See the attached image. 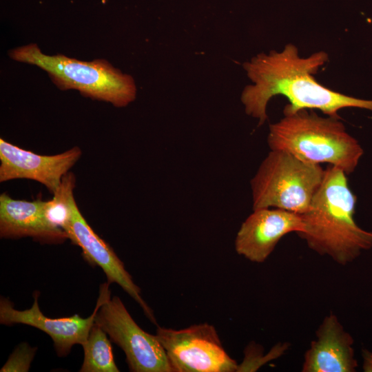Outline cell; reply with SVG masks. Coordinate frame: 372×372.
<instances>
[{
	"label": "cell",
	"mask_w": 372,
	"mask_h": 372,
	"mask_svg": "<svg viewBox=\"0 0 372 372\" xmlns=\"http://www.w3.org/2000/svg\"><path fill=\"white\" fill-rule=\"evenodd\" d=\"M81 155L78 147L56 155H39L1 138L0 182L31 179L44 185L54 194L59 189L63 177Z\"/></svg>",
	"instance_id": "11"
},
{
	"label": "cell",
	"mask_w": 372,
	"mask_h": 372,
	"mask_svg": "<svg viewBox=\"0 0 372 372\" xmlns=\"http://www.w3.org/2000/svg\"><path fill=\"white\" fill-rule=\"evenodd\" d=\"M37 347H32L27 343L20 344L8 358L0 369L1 372H27L35 355Z\"/></svg>",
	"instance_id": "15"
},
{
	"label": "cell",
	"mask_w": 372,
	"mask_h": 372,
	"mask_svg": "<svg viewBox=\"0 0 372 372\" xmlns=\"http://www.w3.org/2000/svg\"><path fill=\"white\" fill-rule=\"evenodd\" d=\"M328 58L324 52L301 57L298 48L289 43L281 52H262L244 63L243 68L253 82L241 94L246 114L258 119L259 125H263L268 118L267 104L277 95L289 101L283 111L317 109L327 116L338 118V111L346 107L372 111V100L343 94L316 81L314 75Z\"/></svg>",
	"instance_id": "1"
},
{
	"label": "cell",
	"mask_w": 372,
	"mask_h": 372,
	"mask_svg": "<svg viewBox=\"0 0 372 372\" xmlns=\"http://www.w3.org/2000/svg\"><path fill=\"white\" fill-rule=\"evenodd\" d=\"M325 173L319 164L283 150H270L250 181L252 209L278 208L302 214Z\"/></svg>",
	"instance_id": "5"
},
{
	"label": "cell",
	"mask_w": 372,
	"mask_h": 372,
	"mask_svg": "<svg viewBox=\"0 0 372 372\" xmlns=\"http://www.w3.org/2000/svg\"><path fill=\"white\" fill-rule=\"evenodd\" d=\"M110 285L107 282L101 285L96 307L87 318H83L78 314L59 318L47 317L40 310L38 304L39 293L35 291L32 306L23 311L16 309L8 299L1 298L0 322L9 326L23 324L43 331L52 338L57 355L59 357L66 356L73 345H82L86 341L99 308L110 297Z\"/></svg>",
	"instance_id": "8"
},
{
	"label": "cell",
	"mask_w": 372,
	"mask_h": 372,
	"mask_svg": "<svg viewBox=\"0 0 372 372\" xmlns=\"http://www.w3.org/2000/svg\"><path fill=\"white\" fill-rule=\"evenodd\" d=\"M94 322L124 351L130 371L174 372L156 335L136 324L118 297H109L103 302Z\"/></svg>",
	"instance_id": "6"
},
{
	"label": "cell",
	"mask_w": 372,
	"mask_h": 372,
	"mask_svg": "<svg viewBox=\"0 0 372 372\" xmlns=\"http://www.w3.org/2000/svg\"><path fill=\"white\" fill-rule=\"evenodd\" d=\"M283 112L282 118L269 125L270 150L287 151L314 164L327 163L347 175L355 171L364 150L340 117H323L306 109Z\"/></svg>",
	"instance_id": "3"
},
{
	"label": "cell",
	"mask_w": 372,
	"mask_h": 372,
	"mask_svg": "<svg viewBox=\"0 0 372 372\" xmlns=\"http://www.w3.org/2000/svg\"><path fill=\"white\" fill-rule=\"evenodd\" d=\"M46 201L15 200L6 193L0 196L1 238L32 237L44 243H61L68 239L65 231L48 218Z\"/></svg>",
	"instance_id": "13"
},
{
	"label": "cell",
	"mask_w": 372,
	"mask_h": 372,
	"mask_svg": "<svg viewBox=\"0 0 372 372\" xmlns=\"http://www.w3.org/2000/svg\"><path fill=\"white\" fill-rule=\"evenodd\" d=\"M347 176L333 165L325 169L309 209L301 214L303 227L297 234L309 249L340 265L352 262L372 248V232L355 221L356 196Z\"/></svg>",
	"instance_id": "2"
},
{
	"label": "cell",
	"mask_w": 372,
	"mask_h": 372,
	"mask_svg": "<svg viewBox=\"0 0 372 372\" xmlns=\"http://www.w3.org/2000/svg\"><path fill=\"white\" fill-rule=\"evenodd\" d=\"M354 340L331 313L326 316L304 355L302 372H355Z\"/></svg>",
	"instance_id": "12"
},
{
	"label": "cell",
	"mask_w": 372,
	"mask_h": 372,
	"mask_svg": "<svg viewBox=\"0 0 372 372\" xmlns=\"http://www.w3.org/2000/svg\"><path fill=\"white\" fill-rule=\"evenodd\" d=\"M9 55L15 61L45 70L61 90H77L85 96L110 102L118 107L126 106L136 98L133 78L105 59L83 61L61 54L47 55L35 43L14 49Z\"/></svg>",
	"instance_id": "4"
},
{
	"label": "cell",
	"mask_w": 372,
	"mask_h": 372,
	"mask_svg": "<svg viewBox=\"0 0 372 372\" xmlns=\"http://www.w3.org/2000/svg\"><path fill=\"white\" fill-rule=\"evenodd\" d=\"M156 335L174 372L238 371L239 365L225 350L211 324H194L179 330L158 326Z\"/></svg>",
	"instance_id": "7"
},
{
	"label": "cell",
	"mask_w": 372,
	"mask_h": 372,
	"mask_svg": "<svg viewBox=\"0 0 372 372\" xmlns=\"http://www.w3.org/2000/svg\"><path fill=\"white\" fill-rule=\"evenodd\" d=\"M73 244L79 246L85 259L92 265L99 266L106 275L107 282L116 283L142 308L147 318L157 325L154 312L141 295V289L133 281L123 262L112 248L99 237L88 225L79 211L75 199L70 213L62 226Z\"/></svg>",
	"instance_id": "9"
},
{
	"label": "cell",
	"mask_w": 372,
	"mask_h": 372,
	"mask_svg": "<svg viewBox=\"0 0 372 372\" xmlns=\"http://www.w3.org/2000/svg\"><path fill=\"white\" fill-rule=\"evenodd\" d=\"M362 369L364 372H372V351L363 349L362 351Z\"/></svg>",
	"instance_id": "16"
},
{
	"label": "cell",
	"mask_w": 372,
	"mask_h": 372,
	"mask_svg": "<svg viewBox=\"0 0 372 372\" xmlns=\"http://www.w3.org/2000/svg\"><path fill=\"white\" fill-rule=\"evenodd\" d=\"M302 227L301 214L278 208L254 209L237 232L236 251L253 262L262 263L285 236L298 234Z\"/></svg>",
	"instance_id": "10"
},
{
	"label": "cell",
	"mask_w": 372,
	"mask_h": 372,
	"mask_svg": "<svg viewBox=\"0 0 372 372\" xmlns=\"http://www.w3.org/2000/svg\"><path fill=\"white\" fill-rule=\"evenodd\" d=\"M84 359L80 372H118L107 333L95 322L82 344Z\"/></svg>",
	"instance_id": "14"
}]
</instances>
